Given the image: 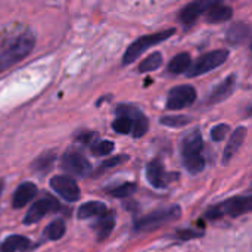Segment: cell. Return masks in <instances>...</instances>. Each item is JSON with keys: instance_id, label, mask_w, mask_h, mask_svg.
Instances as JSON below:
<instances>
[{"instance_id": "cell-31", "label": "cell", "mask_w": 252, "mask_h": 252, "mask_svg": "<svg viewBox=\"0 0 252 252\" xmlns=\"http://www.w3.org/2000/svg\"><path fill=\"white\" fill-rule=\"evenodd\" d=\"M52 162H53V155L44 154V155L40 157L32 165H34V170H37V171H47V170L50 168Z\"/></svg>"}, {"instance_id": "cell-3", "label": "cell", "mask_w": 252, "mask_h": 252, "mask_svg": "<svg viewBox=\"0 0 252 252\" xmlns=\"http://www.w3.org/2000/svg\"><path fill=\"white\" fill-rule=\"evenodd\" d=\"M176 32L174 28H170V30H164V31H159V32H154V34H146V35H142L139 37L137 40H134L126 50L124 56H123V63L124 65H128V63H133L136 59H139L149 47L155 46V44H159L162 41H165L167 38H170L173 34Z\"/></svg>"}, {"instance_id": "cell-19", "label": "cell", "mask_w": 252, "mask_h": 252, "mask_svg": "<svg viewBox=\"0 0 252 252\" xmlns=\"http://www.w3.org/2000/svg\"><path fill=\"white\" fill-rule=\"evenodd\" d=\"M106 205L103 202L99 201H90L83 204L78 208V219L81 220H87V219H93V217H102L103 214H106Z\"/></svg>"}, {"instance_id": "cell-21", "label": "cell", "mask_w": 252, "mask_h": 252, "mask_svg": "<svg viewBox=\"0 0 252 252\" xmlns=\"http://www.w3.org/2000/svg\"><path fill=\"white\" fill-rule=\"evenodd\" d=\"M192 66V61H190V55L189 53H179L176 55L170 63H168V71L171 74H183L186 71H189V68Z\"/></svg>"}, {"instance_id": "cell-27", "label": "cell", "mask_w": 252, "mask_h": 252, "mask_svg": "<svg viewBox=\"0 0 252 252\" xmlns=\"http://www.w3.org/2000/svg\"><path fill=\"white\" fill-rule=\"evenodd\" d=\"M148 128H149V121H148V118H146L143 114H140V115L134 120L133 133H131V134H133L136 139H139V137H142V136L146 134Z\"/></svg>"}, {"instance_id": "cell-35", "label": "cell", "mask_w": 252, "mask_h": 252, "mask_svg": "<svg viewBox=\"0 0 252 252\" xmlns=\"http://www.w3.org/2000/svg\"><path fill=\"white\" fill-rule=\"evenodd\" d=\"M1 192H3V180H0V196H1Z\"/></svg>"}, {"instance_id": "cell-7", "label": "cell", "mask_w": 252, "mask_h": 252, "mask_svg": "<svg viewBox=\"0 0 252 252\" xmlns=\"http://www.w3.org/2000/svg\"><path fill=\"white\" fill-rule=\"evenodd\" d=\"M50 188L65 201L75 202L80 199V189L74 179L69 176H56L50 180Z\"/></svg>"}, {"instance_id": "cell-14", "label": "cell", "mask_w": 252, "mask_h": 252, "mask_svg": "<svg viewBox=\"0 0 252 252\" xmlns=\"http://www.w3.org/2000/svg\"><path fill=\"white\" fill-rule=\"evenodd\" d=\"M37 193V186L31 182H24L21 183L16 190L13 192V196H12V205L13 208H22L25 207Z\"/></svg>"}, {"instance_id": "cell-36", "label": "cell", "mask_w": 252, "mask_h": 252, "mask_svg": "<svg viewBox=\"0 0 252 252\" xmlns=\"http://www.w3.org/2000/svg\"><path fill=\"white\" fill-rule=\"evenodd\" d=\"M251 50H252V43H251Z\"/></svg>"}, {"instance_id": "cell-22", "label": "cell", "mask_w": 252, "mask_h": 252, "mask_svg": "<svg viewBox=\"0 0 252 252\" xmlns=\"http://www.w3.org/2000/svg\"><path fill=\"white\" fill-rule=\"evenodd\" d=\"M161 65H162V55L159 52H155V53L149 55L146 59H143L139 63L137 69H139V72H151V71L158 69Z\"/></svg>"}, {"instance_id": "cell-1", "label": "cell", "mask_w": 252, "mask_h": 252, "mask_svg": "<svg viewBox=\"0 0 252 252\" xmlns=\"http://www.w3.org/2000/svg\"><path fill=\"white\" fill-rule=\"evenodd\" d=\"M35 37L31 31H19L9 35L0 44V72L27 58L34 49Z\"/></svg>"}, {"instance_id": "cell-8", "label": "cell", "mask_w": 252, "mask_h": 252, "mask_svg": "<svg viewBox=\"0 0 252 252\" xmlns=\"http://www.w3.org/2000/svg\"><path fill=\"white\" fill-rule=\"evenodd\" d=\"M61 164H62L63 170H66L69 174H75V176H87L92 168L87 158L75 151L65 152Z\"/></svg>"}, {"instance_id": "cell-34", "label": "cell", "mask_w": 252, "mask_h": 252, "mask_svg": "<svg viewBox=\"0 0 252 252\" xmlns=\"http://www.w3.org/2000/svg\"><path fill=\"white\" fill-rule=\"evenodd\" d=\"M247 114H248V115H252V105L251 106H248V109H247Z\"/></svg>"}, {"instance_id": "cell-23", "label": "cell", "mask_w": 252, "mask_h": 252, "mask_svg": "<svg viewBox=\"0 0 252 252\" xmlns=\"http://www.w3.org/2000/svg\"><path fill=\"white\" fill-rule=\"evenodd\" d=\"M183 159H185V167L188 168V171L190 174H198L205 168V159L201 154L183 157Z\"/></svg>"}, {"instance_id": "cell-13", "label": "cell", "mask_w": 252, "mask_h": 252, "mask_svg": "<svg viewBox=\"0 0 252 252\" xmlns=\"http://www.w3.org/2000/svg\"><path fill=\"white\" fill-rule=\"evenodd\" d=\"M146 177H148V182L157 189H164L167 186V173L159 159H154L148 164Z\"/></svg>"}, {"instance_id": "cell-26", "label": "cell", "mask_w": 252, "mask_h": 252, "mask_svg": "<svg viewBox=\"0 0 252 252\" xmlns=\"http://www.w3.org/2000/svg\"><path fill=\"white\" fill-rule=\"evenodd\" d=\"M46 235L50 241H58L65 235V223L62 220H55L52 221L47 229H46Z\"/></svg>"}, {"instance_id": "cell-11", "label": "cell", "mask_w": 252, "mask_h": 252, "mask_svg": "<svg viewBox=\"0 0 252 252\" xmlns=\"http://www.w3.org/2000/svg\"><path fill=\"white\" fill-rule=\"evenodd\" d=\"M236 87V75H229L226 77L217 87L213 89V92L208 96V103H219L226 100L235 90Z\"/></svg>"}, {"instance_id": "cell-17", "label": "cell", "mask_w": 252, "mask_h": 252, "mask_svg": "<svg viewBox=\"0 0 252 252\" xmlns=\"http://www.w3.org/2000/svg\"><path fill=\"white\" fill-rule=\"evenodd\" d=\"M31 241L19 236V235H13L6 238L1 245H0V252H27L31 250Z\"/></svg>"}, {"instance_id": "cell-32", "label": "cell", "mask_w": 252, "mask_h": 252, "mask_svg": "<svg viewBox=\"0 0 252 252\" xmlns=\"http://www.w3.org/2000/svg\"><path fill=\"white\" fill-rule=\"evenodd\" d=\"M124 161H127V157H126V155H117V157H112L111 159L105 161V162L102 164V167H103V168H112V167L120 165V164L124 162Z\"/></svg>"}, {"instance_id": "cell-6", "label": "cell", "mask_w": 252, "mask_h": 252, "mask_svg": "<svg viewBox=\"0 0 252 252\" xmlns=\"http://www.w3.org/2000/svg\"><path fill=\"white\" fill-rule=\"evenodd\" d=\"M195 99H196V90L189 84H183V86L173 87L168 92L165 105L171 111H179V109L190 106L195 102Z\"/></svg>"}, {"instance_id": "cell-12", "label": "cell", "mask_w": 252, "mask_h": 252, "mask_svg": "<svg viewBox=\"0 0 252 252\" xmlns=\"http://www.w3.org/2000/svg\"><path fill=\"white\" fill-rule=\"evenodd\" d=\"M247 137V128L245 127H238L236 130H233V133L230 134L226 148L223 151V164H227L239 151V148L242 146L244 140Z\"/></svg>"}, {"instance_id": "cell-9", "label": "cell", "mask_w": 252, "mask_h": 252, "mask_svg": "<svg viewBox=\"0 0 252 252\" xmlns=\"http://www.w3.org/2000/svg\"><path fill=\"white\" fill-rule=\"evenodd\" d=\"M59 208V204L56 202L55 198L52 196H44L41 199H38L37 202H34V205H31V208L28 210V213L24 217V223L25 224H32L40 221L46 214L55 211Z\"/></svg>"}, {"instance_id": "cell-5", "label": "cell", "mask_w": 252, "mask_h": 252, "mask_svg": "<svg viewBox=\"0 0 252 252\" xmlns=\"http://www.w3.org/2000/svg\"><path fill=\"white\" fill-rule=\"evenodd\" d=\"M229 59V50L226 49H219V50H211L202 56H199L192 66L189 68V71L186 72L189 78L193 77H199L204 74L211 72L216 68H220L226 61Z\"/></svg>"}, {"instance_id": "cell-29", "label": "cell", "mask_w": 252, "mask_h": 252, "mask_svg": "<svg viewBox=\"0 0 252 252\" xmlns=\"http://www.w3.org/2000/svg\"><path fill=\"white\" fill-rule=\"evenodd\" d=\"M134 190H136V186L133 183H123V185L111 189L109 193L114 198H128V196H131L134 193Z\"/></svg>"}, {"instance_id": "cell-20", "label": "cell", "mask_w": 252, "mask_h": 252, "mask_svg": "<svg viewBox=\"0 0 252 252\" xmlns=\"http://www.w3.org/2000/svg\"><path fill=\"white\" fill-rule=\"evenodd\" d=\"M114 226H115V216L112 213H106L102 217H99V220L94 223V230L97 233V238L99 239L108 238L114 230Z\"/></svg>"}, {"instance_id": "cell-28", "label": "cell", "mask_w": 252, "mask_h": 252, "mask_svg": "<svg viewBox=\"0 0 252 252\" xmlns=\"http://www.w3.org/2000/svg\"><path fill=\"white\" fill-rule=\"evenodd\" d=\"M114 143L111 142V140H97V142H94L93 145H92V152L94 154V155H99V157H102V155H109V154H112V151H114Z\"/></svg>"}, {"instance_id": "cell-16", "label": "cell", "mask_w": 252, "mask_h": 252, "mask_svg": "<svg viewBox=\"0 0 252 252\" xmlns=\"http://www.w3.org/2000/svg\"><path fill=\"white\" fill-rule=\"evenodd\" d=\"M204 148V140H202V136L198 130L195 131H190L185 139H183V143H182V152H183V157H189V155H198L201 154Z\"/></svg>"}, {"instance_id": "cell-30", "label": "cell", "mask_w": 252, "mask_h": 252, "mask_svg": "<svg viewBox=\"0 0 252 252\" xmlns=\"http://www.w3.org/2000/svg\"><path fill=\"white\" fill-rule=\"evenodd\" d=\"M229 130H230L229 124H217L211 128V139L214 142H221L227 137Z\"/></svg>"}, {"instance_id": "cell-24", "label": "cell", "mask_w": 252, "mask_h": 252, "mask_svg": "<svg viewBox=\"0 0 252 252\" xmlns=\"http://www.w3.org/2000/svg\"><path fill=\"white\" fill-rule=\"evenodd\" d=\"M190 123V118L186 115H164L161 118V124L165 127H171V128H180L185 127Z\"/></svg>"}, {"instance_id": "cell-18", "label": "cell", "mask_w": 252, "mask_h": 252, "mask_svg": "<svg viewBox=\"0 0 252 252\" xmlns=\"http://www.w3.org/2000/svg\"><path fill=\"white\" fill-rule=\"evenodd\" d=\"M251 34V27L245 22H235L227 30V41L232 44L244 43Z\"/></svg>"}, {"instance_id": "cell-33", "label": "cell", "mask_w": 252, "mask_h": 252, "mask_svg": "<svg viewBox=\"0 0 252 252\" xmlns=\"http://www.w3.org/2000/svg\"><path fill=\"white\" fill-rule=\"evenodd\" d=\"M202 233L201 232H195V230H182L179 232V238L182 239H192V238H199Z\"/></svg>"}, {"instance_id": "cell-4", "label": "cell", "mask_w": 252, "mask_h": 252, "mask_svg": "<svg viewBox=\"0 0 252 252\" xmlns=\"http://www.w3.org/2000/svg\"><path fill=\"white\" fill-rule=\"evenodd\" d=\"M182 216V210L177 205L173 207H167V208H161L157 211H152L151 214L139 219L134 223V229L137 232H148V230H154L157 227H161L167 223H171L174 220H177Z\"/></svg>"}, {"instance_id": "cell-10", "label": "cell", "mask_w": 252, "mask_h": 252, "mask_svg": "<svg viewBox=\"0 0 252 252\" xmlns=\"http://www.w3.org/2000/svg\"><path fill=\"white\" fill-rule=\"evenodd\" d=\"M213 1H192L189 4H186L182 10H180V21L185 27H190L204 12H207V9L211 6Z\"/></svg>"}, {"instance_id": "cell-2", "label": "cell", "mask_w": 252, "mask_h": 252, "mask_svg": "<svg viewBox=\"0 0 252 252\" xmlns=\"http://www.w3.org/2000/svg\"><path fill=\"white\" fill-rule=\"evenodd\" d=\"M247 213H252V195L245 196H235L230 199H226L210 210H207L205 217L216 220L221 217H239Z\"/></svg>"}, {"instance_id": "cell-15", "label": "cell", "mask_w": 252, "mask_h": 252, "mask_svg": "<svg viewBox=\"0 0 252 252\" xmlns=\"http://www.w3.org/2000/svg\"><path fill=\"white\" fill-rule=\"evenodd\" d=\"M233 15V10L230 6H226L220 1H213L211 6L207 9V21L213 24L229 21Z\"/></svg>"}, {"instance_id": "cell-25", "label": "cell", "mask_w": 252, "mask_h": 252, "mask_svg": "<svg viewBox=\"0 0 252 252\" xmlns=\"http://www.w3.org/2000/svg\"><path fill=\"white\" fill-rule=\"evenodd\" d=\"M133 124H134V120L124 117V115H118L112 127L118 134H128V133H133Z\"/></svg>"}]
</instances>
